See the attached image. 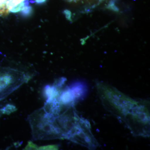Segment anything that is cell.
Wrapping results in <instances>:
<instances>
[{"label": "cell", "instance_id": "1", "mask_svg": "<svg viewBox=\"0 0 150 150\" xmlns=\"http://www.w3.org/2000/svg\"><path fill=\"white\" fill-rule=\"evenodd\" d=\"M96 88L105 108L121 119L135 137L150 135V104L147 100L134 99L115 88L98 82Z\"/></svg>", "mask_w": 150, "mask_h": 150}, {"label": "cell", "instance_id": "10", "mask_svg": "<svg viewBox=\"0 0 150 150\" xmlns=\"http://www.w3.org/2000/svg\"><path fill=\"white\" fill-rule=\"evenodd\" d=\"M25 6L24 1L23 2L19 4L16 6L14 7L13 8H12L11 9L10 11V12L11 13H16L18 12L21 11L23 8Z\"/></svg>", "mask_w": 150, "mask_h": 150}, {"label": "cell", "instance_id": "13", "mask_svg": "<svg viewBox=\"0 0 150 150\" xmlns=\"http://www.w3.org/2000/svg\"><path fill=\"white\" fill-rule=\"evenodd\" d=\"M47 0H35L37 4H43L45 3Z\"/></svg>", "mask_w": 150, "mask_h": 150}, {"label": "cell", "instance_id": "11", "mask_svg": "<svg viewBox=\"0 0 150 150\" xmlns=\"http://www.w3.org/2000/svg\"><path fill=\"white\" fill-rule=\"evenodd\" d=\"M38 147L37 145L33 143L31 141L28 142L27 146H26L24 150H38Z\"/></svg>", "mask_w": 150, "mask_h": 150}, {"label": "cell", "instance_id": "9", "mask_svg": "<svg viewBox=\"0 0 150 150\" xmlns=\"http://www.w3.org/2000/svg\"><path fill=\"white\" fill-rule=\"evenodd\" d=\"M59 146L58 145H49L38 147V150H58Z\"/></svg>", "mask_w": 150, "mask_h": 150}, {"label": "cell", "instance_id": "3", "mask_svg": "<svg viewBox=\"0 0 150 150\" xmlns=\"http://www.w3.org/2000/svg\"><path fill=\"white\" fill-rule=\"evenodd\" d=\"M28 79L24 73L18 70L0 69V101L18 88Z\"/></svg>", "mask_w": 150, "mask_h": 150}, {"label": "cell", "instance_id": "12", "mask_svg": "<svg viewBox=\"0 0 150 150\" xmlns=\"http://www.w3.org/2000/svg\"><path fill=\"white\" fill-rule=\"evenodd\" d=\"M64 13L67 20L69 21H71V11L68 10H66L64 11Z\"/></svg>", "mask_w": 150, "mask_h": 150}, {"label": "cell", "instance_id": "6", "mask_svg": "<svg viewBox=\"0 0 150 150\" xmlns=\"http://www.w3.org/2000/svg\"><path fill=\"white\" fill-rule=\"evenodd\" d=\"M17 110V108L15 105L11 104L6 105L4 107L0 109V113L5 115H10L11 113L15 112Z\"/></svg>", "mask_w": 150, "mask_h": 150}, {"label": "cell", "instance_id": "2", "mask_svg": "<svg viewBox=\"0 0 150 150\" xmlns=\"http://www.w3.org/2000/svg\"><path fill=\"white\" fill-rule=\"evenodd\" d=\"M32 139L37 140L65 139V136L55 120V116L47 113L43 108L28 115Z\"/></svg>", "mask_w": 150, "mask_h": 150}, {"label": "cell", "instance_id": "4", "mask_svg": "<svg viewBox=\"0 0 150 150\" xmlns=\"http://www.w3.org/2000/svg\"><path fill=\"white\" fill-rule=\"evenodd\" d=\"M67 139L89 149H95L99 146L92 133L89 122L87 119L80 117L76 125L68 135Z\"/></svg>", "mask_w": 150, "mask_h": 150}, {"label": "cell", "instance_id": "8", "mask_svg": "<svg viewBox=\"0 0 150 150\" xmlns=\"http://www.w3.org/2000/svg\"><path fill=\"white\" fill-rule=\"evenodd\" d=\"M33 13V9L31 6H24L21 12L22 16L24 18H28L32 15Z\"/></svg>", "mask_w": 150, "mask_h": 150}, {"label": "cell", "instance_id": "7", "mask_svg": "<svg viewBox=\"0 0 150 150\" xmlns=\"http://www.w3.org/2000/svg\"><path fill=\"white\" fill-rule=\"evenodd\" d=\"M8 0H0V16H6L9 13L6 8Z\"/></svg>", "mask_w": 150, "mask_h": 150}, {"label": "cell", "instance_id": "5", "mask_svg": "<svg viewBox=\"0 0 150 150\" xmlns=\"http://www.w3.org/2000/svg\"><path fill=\"white\" fill-rule=\"evenodd\" d=\"M64 88L57 87L54 84L51 85L46 86L44 88L43 93L47 98L46 101H51L56 98H59L61 91Z\"/></svg>", "mask_w": 150, "mask_h": 150}]
</instances>
